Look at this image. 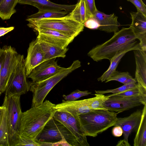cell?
<instances>
[{
  "instance_id": "cell-44",
  "label": "cell",
  "mask_w": 146,
  "mask_h": 146,
  "mask_svg": "<svg viewBox=\"0 0 146 146\" xmlns=\"http://www.w3.org/2000/svg\"><path fill=\"white\" fill-rule=\"evenodd\" d=\"M1 113L0 114H0H1Z\"/></svg>"
},
{
  "instance_id": "cell-29",
  "label": "cell",
  "mask_w": 146,
  "mask_h": 146,
  "mask_svg": "<svg viewBox=\"0 0 146 146\" xmlns=\"http://www.w3.org/2000/svg\"><path fill=\"white\" fill-rule=\"evenodd\" d=\"M111 81H116L122 83L123 84L136 83L137 81L128 72H119L113 75L108 78L105 82Z\"/></svg>"
},
{
  "instance_id": "cell-35",
  "label": "cell",
  "mask_w": 146,
  "mask_h": 146,
  "mask_svg": "<svg viewBox=\"0 0 146 146\" xmlns=\"http://www.w3.org/2000/svg\"><path fill=\"white\" fill-rule=\"evenodd\" d=\"M84 26L91 29H98L99 25L94 19H91L84 24Z\"/></svg>"
},
{
  "instance_id": "cell-24",
  "label": "cell",
  "mask_w": 146,
  "mask_h": 146,
  "mask_svg": "<svg viewBox=\"0 0 146 146\" xmlns=\"http://www.w3.org/2000/svg\"><path fill=\"white\" fill-rule=\"evenodd\" d=\"M134 140V146H146V105H144L139 125Z\"/></svg>"
},
{
  "instance_id": "cell-39",
  "label": "cell",
  "mask_w": 146,
  "mask_h": 146,
  "mask_svg": "<svg viewBox=\"0 0 146 146\" xmlns=\"http://www.w3.org/2000/svg\"><path fill=\"white\" fill-rule=\"evenodd\" d=\"M14 29V27H0V37L4 36Z\"/></svg>"
},
{
  "instance_id": "cell-9",
  "label": "cell",
  "mask_w": 146,
  "mask_h": 146,
  "mask_svg": "<svg viewBox=\"0 0 146 146\" xmlns=\"http://www.w3.org/2000/svg\"><path fill=\"white\" fill-rule=\"evenodd\" d=\"M108 96V99L103 103V106L106 109L118 113L141 105H146V95L129 97Z\"/></svg>"
},
{
  "instance_id": "cell-11",
  "label": "cell",
  "mask_w": 146,
  "mask_h": 146,
  "mask_svg": "<svg viewBox=\"0 0 146 146\" xmlns=\"http://www.w3.org/2000/svg\"><path fill=\"white\" fill-rule=\"evenodd\" d=\"M38 33L36 38L62 48H67L74 38L54 30L42 27L35 28Z\"/></svg>"
},
{
  "instance_id": "cell-28",
  "label": "cell",
  "mask_w": 146,
  "mask_h": 146,
  "mask_svg": "<svg viewBox=\"0 0 146 146\" xmlns=\"http://www.w3.org/2000/svg\"><path fill=\"white\" fill-rule=\"evenodd\" d=\"M94 97L86 99L88 104L92 110L106 109L103 106V103L109 98V96L96 93ZM107 110V109H106Z\"/></svg>"
},
{
  "instance_id": "cell-16",
  "label": "cell",
  "mask_w": 146,
  "mask_h": 146,
  "mask_svg": "<svg viewBox=\"0 0 146 146\" xmlns=\"http://www.w3.org/2000/svg\"><path fill=\"white\" fill-rule=\"evenodd\" d=\"M117 18L114 13L106 15L97 9L92 19L95 20L99 24L98 29L108 33H115L119 31L120 26Z\"/></svg>"
},
{
  "instance_id": "cell-1",
  "label": "cell",
  "mask_w": 146,
  "mask_h": 146,
  "mask_svg": "<svg viewBox=\"0 0 146 146\" xmlns=\"http://www.w3.org/2000/svg\"><path fill=\"white\" fill-rule=\"evenodd\" d=\"M56 104L46 100L40 105L33 106L22 113L20 136L35 140L56 111Z\"/></svg>"
},
{
  "instance_id": "cell-25",
  "label": "cell",
  "mask_w": 146,
  "mask_h": 146,
  "mask_svg": "<svg viewBox=\"0 0 146 146\" xmlns=\"http://www.w3.org/2000/svg\"><path fill=\"white\" fill-rule=\"evenodd\" d=\"M68 12L64 11L47 10L38 11L28 16L26 19L27 21H36L42 19L59 18L64 17Z\"/></svg>"
},
{
  "instance_id": "cell-14",
  "label": "cell",
  "mask_w": 146,
  "mask_h": 146,
  "mask_svg": "<svg viewBox=\"0 0 146 146\" xmlns=\"http://www.w3.org/2000/svg\"><path fill=\"white\" fill-rule=\"evenodd\" d=\"M142 114V110H138L127 117H117L114 126H119L121 128L123 139L127 142H128V137L132 132L137 129Z\"/></svg>"
},
{
  "instance_id": "cell-30",
  "label": "cell",
  "mask_w": 146,
  "mask_h": 146,
  "mask_svg": "<svg viewBox=\"0 0 146 146\" xmlns=\"http://www.w3.org/2000/svg\"><path fill=\"white\" fill-rule=\"evenodd\" d=\"M41 146L40 141L35 140L27 139L19 135L12 143L11 146Z\"/></svg>"
},
{
  "instance_id": "cell-20",
  "label": "cell",
  "mask_w": 146,
  "mask_h": 146,
  "mask_svg": "<svg viewBox=\"0 0 146 146\" xmlns=\"http://www.w3.org/2000/svg\"><path fill=\"white\" fill-rule=\"evenodd\" d=\"M64 125L72 134L80 146H89L86 136L76 117L68 113V119Z\"/></svg>"
},
{
  "instance_id": "cell-42",
  "label": "cell",
  "mask_w": 146,
  "mask_h": 146,
  "mask_svg": "<svg viewBox=\"0 0 146 146\" xmlns=\"http://www.w3.org/2000/svg\"><path fill=\"white\" fill-rule=\"evenodd\" d=\"M3 0H0V4L1 3Z\"/></svg>"
},
{
  "instance_id": "cell-40",
  "label": "cell",
  "mask_w": 146,
  "mask_h": 146,
  "mask_svg": "<svg viewBox=\"0 0 146 146\" xmlns=\"http://www.w3.org/2000/svg\"><path fill=\"white\" fill-rule=\"evenodd\" d=\"M131 145L128 142H127L123 139V140H121L120 141H119L117 143L116 146H130Z\"/></svg>"
},
{
  "instance_id": "cell-27",
  "label": "cell",
  "mask_w": 146,
  "mask_h": 146,
  "mask_svg": "<svg viewBox=\"0 0 146 146\" xmlns=\"http://www.w3.org/2000/svg\"><path fill=\"white\" fill-rule=\"evenodd\" d=\"M19 0H3L0 4V18L3 20L9 19L16 12L15 7Z\"/></svg>"
},
{
  "instance_id": "cell-4",
  "label": "cell",
  "mask_w": 146,
  "mask_h": 146,
  "mask_svg": "<svg viewBox=\"0 0 146 146\" xmlns=\"http://www.w3.org/2000/svg\"><path fill=\"white\" fill-rule=\"evenodd\" d=\"M81 66V62L75 60L69 67H62L55 74L44 80L37 82H30L29 90L33 93L32 107L41 105L47 94L58 82Z\"/></svg>"
},
{
  "instance_id": "cell-19",
  "label": "cell",
  "mask_w": 146,
  "mask_h": 146,
  "mask_svg": "<svg viewBox=\"0 0 146 146\" xmlns=\"http://www.w3.org/2000/svg\"><path fill=\"white\" fill-rule=\"evenodd\" d=\"M136 66L135 79L137 84L146 89V51L133 50Z\"/></svg>"
},
{
  "instance_id": "cell-33",
  "label": "cell",
  "mask_w": 146,
  "mask_h": 146,
  "mask_svg": "<svg viewBox=\"0 0 146 146\" xmlns=\"http://www.w3.org/2000/svg\"><path fill=\"white\" fill-rule=\"evenodd\" d=\"M68 117V113L63 111H56L53 117L64 125L66 123Z\"/></svg>"
},
{
  "instance_id": "cell-32",
  "label": "cell",
  "mask_w": 146,
  "mask_h": 146,
  "mask_svg": "<svg viewBox=\"0 0 146 146\" xmlns=\"http://www.w3.org/2000/svg\"><path fill=\"white\" fill-rule=\"evenodd\" d=\"M91 92L88 91H81L77 90L67 95H63L64 100L67 101H75L80 98L91 94Z\"/></svg>"
},
{
  "instance_id": "cell-8",
  "label": "cell",
  "mask_w": 146,
  "mask_h": 146,
  "mask_svg": "<svg viewBox=\"0 0 146 146\" xmlns=\"http://www.w3.org/2000/svg\"><path fill=\"white\" fill-rule=\"evenodd\" d=\"M24 58L18 64L7 83L5 96H21L30 90V82L27 80Z\"/></svg>"
},
{
  "instance_id": "cell-2",
  "label": "cell",
  "mask_w": 146,
  "mask_h": 146,
  "mask_svg": "<svg viewBox=\"0 0 146 146\" xmlns=\"http://www.w3.org/2000/svg\"><path fill=\"white\" fill-rule=\"evenodd\" d=\"M137 39L131 27L122 28L114 33L110 39L92 48L88 56L98 62L104 59L110 61L115 54L126 48L138 44Z\"/></svg>"
},
{
  "instance_id": "cell-37",
  "label": "cell",
  "mask_w": 146,
  "mask_h": 146,
  "mask_svg": "<svg viewBox=\"0 0 146 146\" xmlns=\"http://www.w3.org/2000/svg\"><path fill=\"white\" fill-rule=\"evenodd\" d=\"M112 129L113 135L115 137H119L121 136L123 133L121 128L119 126H115Z\"/></svg>"
},
{
  "instance_id": "cell-26",
  "label": "cell",
  "mask_w": 146,
  "mask_h": 146,
  "mask_svg": "<svg viewBox=\"0 0 146 146\" xmlns=\"http://www.w3.org/2000/svg\"><path fill=\"white\" fill-rule=\"evenodd\" d=\"M0 146H9L7 114L5 107L0 114Z\"/></svg>"
},
{
  "instance_id": "cell-34",
  "label": "cell",
  "mask_w": 146,
  "mask_h": 146,
  "mask_svg": "<svg viewBox=\"0 0 146 146\" xmlns=\"http://www.w3.org/2000/svg\"><path fill=\"white\" fill-rule=\"evenodd\" d=\"M133 4L136 7L137 11L146 16V6L142 0H127Z\"/></svg>"
},
{
  "instance_id": "cell-18",
  "label": "cell",
  "mask_w": 146,
  "mask_h": 146,
  "mask_svg": "<svg viewBox=\"0 0 146 146\" xmlns=\"http://www.w3.org/2000/svg\"><path fill=\"white\" fill-rule=\"evenodd\" d=\"M18 3L32 5L37 8L39 11L63 10L68 12L71 11L76 5L58 4L51 2L49 0H19Z\"/></svg>"
},
{
  "instance_id": "cell-10",
  "label": "cell",
  "mask_w": 146,
  "mask_h": 146,
  "mask_svg": "<svg viewBox=\"0 0 146 146\" xmlns=\"http://www.w3.org/2000/svg\"><path fill=\"white\" fill-rule=\"evenodd\" d=\"M5 51V58L0 72V96L5 91L9 80L18 64L24 58L11 46H3Z\"/></svg>"
},
{
  "instance_id": "cell-15",
  "label": "cell",
  "mask_w": 146,
  "mask_h": 146,
  "mask_svg": "<svg viewBox=\"0 0 146 146\" xmlns=\"http://www.w3.org/2000/svg\"><path fill=\"white\" fill-rule=\"evenodd\" d=\"M132 19L130 25L132 29L141 49L146 51V16L140 12H131Z\"/></svg>"
},
{
  "instance_id": "cell-41",
  "label": "cell",
  "mask_w": 146,
  "mask_h": 146,
  "mask_svg": "<svg viewBox=\"0 0 146 146\" xmlns=\"http://www.w3.org/2000/svg\"><path fill=\"white\" fill-rule=\"evenodd\" d=\"M4 108V107L3 106L0 107V114L1 113L2 110H3Z\"/></svg>"
},
{
  "instance_id": "cell-5",
  "label": "cell",
  "mask_w": 146,
  "mask_h": 146,
  "mask_svg": "<svg viewBox=\"0 0 146 146\" xmlns=\"http://www.w3.org/2000/svg\"><path fill=\"white\" fill-rule=\"evenodd\" d=\"M28 22L27 26L33 29L39 27L49 28L59 31L74 39L83 31L84 27V24L70 19L68 14L61 17L42 19Z\"/></svg>"
},
{
  "instance_id": "cell-7",
  "label": "cell",
  "mask_w": 146,
  "mask_h": 146,
  "mask_svg": "<svg viewBox=\"0 0 146 146\" xmlns=\"http://www.w3.org/2000/svg\"><path fill=\"white\" fill-rule=\"evenodd\" d=\"M20 96H5L2 106L6 109L8 128L9 146L19 135L23 112Z\"/></svg>"
},
{
  "instance_id": "cell-13",
  "label": "cell",
  "mask_w": 146,
  "mask_h": 146,
  "mask_svg": "<svg viewBox=\"0 0 146 146\" xmlns=\"http://www.w3.org/2000/svg\"><path fill=\"white\" fill-rule=\"evenodd\" d=\"M44 61V53L36 38L30 43L27 56L24 60L27 77L35 67Z\"/></svg>"
},
{
  "instance_id": "cell-43",
  "label": "cell",
  "mask_w": 146,
  "mask_h": 146,
  "mask_svg": "<svg viewBox=\"0 0 146 146\" xmlns=\"http://www.w3.org/2000/svg\"><path fill=\"white\" fill-rule=\"evenodd\" d=\"M80 0H77L78 2L79 1H80Z\"/></svg>"
},
{
  "instance_id": "cell-3",
  "label": "cell",
  "mask_w": 146,
  "mask_h": 146,
  "mask_svg": "<svg viewBox=\"0 0 146 146\" xmlns=\"http://www.w3.org/2000/svg\"><path fill=\"white\" fill-rule=\"evenodd\" d=\"M117 114L106 109L92 110L76 117L86 135L94 137L114 126Z\"/></svg>"
},
{
  "instance_id": "cell-12",
  "label": "cell",
  "mask_w": 146,
  "mask_h": 146,
  "mask_svg": "<svg viewBox=\"0 0 146 146\" xmlns=\"http://www.w3.org/2000/svg\"><path fill=\"white\" fill-rule=\"evenodd\" d=\"M62 68L58 65L56 58H53L44 61L37 66L27 77L33 82H38L54 75Z\"/></svg>"
},
{
  "instance_id": "cell-38",
  "label": "cell",
  "mask_w": 146,
  "mask_h": 146,
  "mask_svg": "<svg viewBox=\"0 0 146 146\" xmlns=\"http://www.w3.org/2000/svg\"><path fill=\"white\" fill-rule=\"evenodd\" d=\"M5 58V51L4 47L0 48V72L3 65Z\"/></svg>"
},
{
  "instance_id": "cell-45",
  "label": "cell",
  "mask_w": 146,
  "mask_h": 146,
  "mask_svg": "<svg viewBox=\"0 0 146 146\" xmlns=\"http://www.w3.org/2000/svg\"></svg>"
},
{
  "instance_id": "cell-36",
  "label": "cell",
  "mask_w": 146,
  "mask_h": 146,
  "mask_svg": "<svg viewBox=\"0 0 146 146\" xmlns=\"http://www.w3.org/2000/svg\"><path fill=\"white\" fill-rule=\"evenodd\" d=\"M86 5L89 11L93 15L97 9L96 8L94 0H85Z\"/></svg>"
},
{
  "instance_id": "cell-31",
  "label": "cell",
  "mask_w": 146,
  "mask_h": 146,
  "mask_svg": "<svg viewBox=\"0 0 146 146\" xmlns=\"http://www.w3.org/2000/svg\"><path fill=\"white\" fill-rule=\"evenodd\" d=\"M138 86L137 84L136 83L123 84V85L113 89L107 90H95L96 94H104L111 93L112 94H116L123 92L127 90L131 89Z\"/></svg>"
},
{
  "instance_id": "cell-21",
  "label": "cell",
  "mask_w": 146,
  "mask_h": 146,
  "mask_svg": "<svg viewBox=\"0 0 146 146\" xmlns=\"http://www.w3.org/2000/svg\"><path fill=\"white\" fill-rule=\"evenodd\" d=\"M141 49L139 43L135 46L128 47L123 49L117 52L110 61V65L103 74L98 78V81L103 82L105 81L108 78L118 71L116 68L121 59L127 52L131 50Z\"/></svg>"
},
{
  "instance_id": "cell-23",
  "label": "cell",
  "mask_w": 146,
  "mask_h": 146,
  "mask_svg": "<svg viewBox=\"0 0 146 146\" xmlns=\"http://www.w3.org/2000/svg\"><path fill=\"white\" fill-rule=\"evenodd\" d=\"M43 52L44 61L57 57L64 58L68 50L67 48H62L46 42L36 38Z\"/></svg>"
},
{
  "instance_id": "cell-17",
  "label": "cell",
  "mask_w": 146,
  "mask_h": 146,
  "mask_svg": "<svg viewBox=\"0 0 146 146\" xmlns=\"http://www.w3.org/2000/svg\"><path fill=\"white\" fill-rule=\"evenodd\" d=\"M55 108L56 111L67 112L75 117L92 110L89 106L86 99L73 101L63 100L61 103L56 105Z\"/></svg>"
},
{
  "instance_id": "cell-6",
  "label": "cell",
  "mask_w": 146,
  "mask_h": 146,
  "mask_svg": "<svg viewBox=\"0 0 146 146\" xmlns=\"http://www.w3.org/2000/svg\"><path fill=\"white\" fill-rule=\"evenodd\" d=\"M64 138L70 146H80L70 131L52 117L46 123L35 140L53 143L59 142Z\"/></svg>"
},
{
  "instance_id": "cell-22",
  "label": "cell",
  "mask_w": 146,
  "mask_h": 146,
  "mask_svg": "<svg viewBox=\"0 0 146 146\" xmlns=\"http://www.w3.org/2000/svg\"><path fill=\"white\" fill-rule=\"evenodd\" d=\"M68 15L70 19L84 24L93 17L87 7L85 0H80L78 2L74 9Z\"/></svg>"
}]
</instances>
